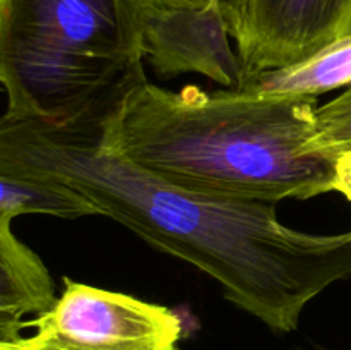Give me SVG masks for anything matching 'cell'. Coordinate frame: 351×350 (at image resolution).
I'll return each mask as SVG.
<instances>
[{
    "instance_id": "obj_2",
    "label": "cell",
    "mask_w": 351,
    "mask_h": 350,
    "mask_svg": "<svg viewBox=\"0 0 351 350\" xmlns=\"http://www.w3.org/2000/svg\"><path fill=\"white\" fill-rule=\"evenodd\" d=\"M317 98H264L237 89L180 91L137 79L99 120L106 146L187 191L280 202L341 192L351 153L317 143Z\"/></svg>"
},
{
    "instance_id": "obj_12",
    "label": "cell",
    "mask_w": 351,
    "mask_h": 350,
    "mask_svg": "<svg viewBox=\"0 0 351 350\" xmlns=\"http://www.w3.org/2000/svg\"><path fill=\"white\" fill-rule=\"evenodd\" d=\"M0 350H23L16 345H10V343H0Z\"/></svg>"
},
{
    "instance_id": "obj_10",
    "label": "cell",
    "mask_w": 351,
    "mask_h": 350,
    "mask_svg": "<svg viewBox=\"0 0 351 350\" xmlns=\"http://www.w3.org/2000/svg\"><path fill=\"white\" fill-rule=\"evenodd\" d=\"M317 143L335 153H351V86L317 108Z\"/></svg>"
},
{
    "instance_id": "obj_1",
    "label": "cell",
    "mask_w": 351,
    "mask_h": 350,
    "mask_svg": "<svg viewBox=\"0 0 351 350\" xmlns=\"http://www.w3.org/2000/svg\"><path fill=\"white\" fill-rule=\"evenodd\" d=\"M101 117L69 126L0 122V174L51 178L84 196L149 246L215 278L237 307L273 331L297 329L311 301L351 280V230L308 233L278 218L276 205L177 187L113 153Z\"/></svg>"
},
{
    "instance_id": "obj_3",
    "label": "cell",
    "mask_w": 351,
    "mask_h": 350,
    "mask_svg": "<svg viewBox=\"0 0 351 350\" xmlns=\"http://www.w3.org/2000/svg\"><path fill=\"white\" fill-rule=\"evenodd\" d=\"M146 0H0L5 119L69 126L143 78Z\"/></svg>"
},
{
    "instance_id": "obj_9",
    "label": "cell",
    "mask_w": 351,
    "mask_h": 350,
    "mask_svg": "<svg viewBox=\"0 0 351 350\" xmlns=\"http://www.w3.org/2000/svg\"><path fill=\"white\" fill-rule=\"evenodd\" d=\"M98 216L95 206L67 185L29 174H0V222L23 215Z\"/></svg>"
},
{
    "instance_id": "obj_4",
    "label": "cell",
    "mask_w": 351,
    "mask_h": 350,
    "mask_svg": "<svg viewBox=\"0 0 351 350\" xmlns=\"http://www.w3.org/2000/svg\"><path fill=\"white\" fill-rule=\"evenodd\" d=\"M23 350H180L182 321L163 305L64 277V292L47 314L26 321Z\"/></svg>"
},
{
    "instance_id": "obj_7",
    "label": "cell",
    "mask_w": 351,
    "mask_h": 350,
    "mask_svg": "<svg viewBox=\"0 0 351 350\" xmlns=\"http://www.w3.org/2000/svg\"><path fill=\"white\" fill-rule=\"evenodd\" d=\"M0 222V343L21 338L27 314L43 316L53 309L55 281L41 257Z\"/></svg>"
},
{
    "instance_id": "obj_11",
    "label": "cell",
    "mask_w": 351,
    "mask_h": 350,
    "mask_svg": "<svg viewBox=\"0 0 351 350\" xmlns=\"http://www.w3.org/2000/svg\"><path fill=\"white\" fill-rule=\"evenodd\" d=\"M146 2L171 7H218L228 19L232 33L237 21V12H239V0H146Z\"/></svg>"
},
{
    "instance_id": "obj_6",
    "label": "cell",
    "mask_w": 351,
    "mask_h": 350,
    "mask_svg": "<svg viewBox=\"0 0 351 350\" xmlns=\"http://www.w3.org/2000/svg\"><path fill=\"white\" fill-rule=\"evenodd\" d=\"M232 30L218 7H171L147 2L144 57L165 78L197 72L228 89L242 84L239 51L230 45Z\"/></svg>"
},
{
    "instance_id": "obj_8",
    "label": "cell",
    "mask_w": 351,
    "mask_h": 350,
    "mask_svg": "<svg viewBox=\"0 0 351 350\" xmlns=\"http://www.w3.org/2000/svg\"><path fill=\"white\" fill-rule=\"evenodd\" d=\"M341 86H351V34L297 64L259 72L237 91L264 98H317Z\"/></svg>"
},
{
    "instance_id": "obj_5",
    "label": "cell",
    "mask_w": 351,
    "mask_h": 350,
    "mask_svg": "<svg viewBox=\"0 0 351 350\" xmlns=\"http://www.w3.org/2000/svg\"><path fill=\"white\" fill-rule=\"evenodd\" d=\"M351 34V0H239L233 34L243 79L319 54Z\"/></svg>"
}]
</instances>
